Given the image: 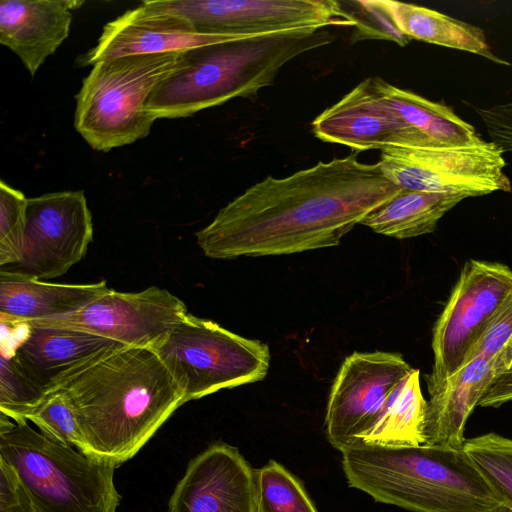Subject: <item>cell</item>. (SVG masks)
I'll return each mask as SVG.
<instances>
[{
    "label": "cell",
    "instance_id": "6da1fadb",
    "mask_svg": "<svg viewBox=\"0 0 512 512\" xmlns=\"http://www.w3.org/2000/svg\"><path fill=\"white\" fill-rule=\"evenodd\" d=\"M355 151L284 178L267 176L196 232L205 256L233 259L334 247L402 188Z\"/></svg>",
    "mask_w": 512,
    "mask_h": 512
},
{
    "label": "cell",
    "instance_id": "7a4b0ae2",
    "mask_svg": "<svg viewBox=\"0 0 512 512\" xmlns=\"http://www.w3.org/2000/svg\"><path fill=\"white\" fill-rule=\"evenodd\" d=\"M86 454L116 467L131 459L184 404L150 348L126 347L61 382Z\"/></svg>",
    "mask_w": 512,
    "mask_h": 512
},
{
    "label": "cell",
    "instance_id": "3957f363",
    "mask_svg": "<svg viewBox=\"0 0 512 512\" xmlns=\"http://www.w3.org/2000/svg\"><path fill=\"white\" fill-rule=\"evenodd\" d=\"M350 487L414 512H494L504 504L464 448L354 443L342 449Z\"/></svg>",
    "mask_w": 512,
    "mask_h": 512
},
{
    "label": "cell",
    "instance_id": "277c9868",
    "mask_svg": "<svg viewBox=\"0 0 512 512\" xmlns=\"http://www.w3.org/2000/svg\"><path fill=\"white\" fill-rule=\"evenodd\" d=\"M333 38L325 27H307L188 50L184 66L158 85L146 111L155 120L181 118L234 98L253 97L273 85L290 60Z\"/></svg>",
    "mask_w": 512,
    "mask_h": 512
},
{
    "label": "cell",
    "instance_id": "5b68a950",
    "mask_svg": "<svg viewBox=\"0 0 512 512\" xmlns=\"http://www.w3.org/2000/svg\"><path fill=\"white\" fill-rule=\"evenodd\" d=\"M0 458L15 471L36 512H116V466L0 416Z\"/></svg>",
    "mask_w": 512,
    "mask_h": 512
},
{
    "label": "cell",
    "instance_id": "8992f818",
    "mask_svg": "<svg viewBox=\"0 0 512 512\" xmlns=\"http://www.w3.org/2000/svg\"><path fill=\"white\" fill-rule=\"evenodd\" d=\"M186 51L131 55L101 61L76 95L74 127L91 148L109 150L145 138L155 119L147 102L185 64Z\"/></svg>",
    "mask_w": 512,
    "mask_h": 512
},
{
    "label": "cell",
    "instance_id": "52a82bcc",
    "mask_svg": "<svg viewBox=\"0 0 512 512\" xmlns=\"http://www.w3.org/2000/svg\"><path fill=\"white\" fill-rule=\"evenodd\" d=\"M153 350L181 391L184 404L261 381L270 367L267 344L189 313Z\"/></svg>",
    "mask_w": 512,
    "mask_h": 512
},
{
    "label": "cell",
    "instance_id": "ba28073f",
    "mask_svg": "<svg viewBox=\"0 0 512 512\" xmlns=\"http://www.w3.org/2000/svg\"><path fill=\"white\" fill-rule=\"evenodd\" d=\"M504 153L484 139L467 145L390 146L381 150L377 164L384 177L401 188L476 197L511 192Z\"/></svg>",
    "mask_w": 512,
    "mask_h": 512
},
{
    "label": "cell",
    "instance_id": "9c48e42d",
    "mask_svg": "<svg viewBox=\"0 0 512 512\" xmlns=\"http://www.w3.org/2000/svg\"><path fill=\"white\" fill-rule=\"evenodd\" d=\"M512 291V269L500 262L469 259L462 267L432 334L434 364L425 375L435 384L460 367L489 320Z\"/></svg>",
    "mask_w": 512,
    "mask_h": 512
},
{
    "label": "cell",
    "instance_id": "30bf717a",
    "mask_svg": "<svg viewBox=\"0 0 512 512\" xmlns=\"http://www.w3.org/2000/svg\"><path fill=\"white\" fill-rule=\"evenodd\" d=\"M187 314L181 299L166 289L151 286L140 292L110 289L77 312L17 326L73 329L128 347L153 349Z\"/></svg>",
    "mask_w": 512,
    "mask_h": 512
},
{
    "label": "cell",
    "instance_id": "8fae6325",
    "mask_svg": "<svg viewBox=\"0 0 512 512\" xmlns=\"http://www.w3.org/2000/svg\"><path fill=\"white\" fill-rule=\"evenodd\" d=\"M21 260L1 267L44 280L60 277L86 255L93 239L92 215L83 191L28 198Z\"/></svg>",
    "mask_w": 512,
    "mask_h": 512
},
{
    "label": "cell",
    "instance_id": "7c38bea8",
    "mask_svg": "<svg viewBox=\"0 0 512 512\" xmlns=\"http://www.w3.org/2000/svg\"><path fill=\"white\" fill-rule=\"evenodd\" d=\"M204 33L262 35L307 27L354 26L333 0H148Z\"/></svg>",
    "mask_w": 512,
    "mask_h": 512
},
{
    "label": "cell",
    "instance_id": "4fadbf2b",
    "mask_svg": "<svg viewBox=\"0 0 512 512\" xmlns=\"http://www.w3.org/2000/svg\"><path fill=\"white\" fill-rule=\"evenodd\" d=\"M412 369L397 352H354L347 356L328 397L325 431L329 443L339 451L356 443Z\"/></svg>",
    "mask_w": 512,
    "mask_h": 512
},
{
    "label": "cell",
    "instance_id": "5bb4252c",
    "mask_svg": "<svg viewBox=\"0 0 512 512\" xmlns=\"http://www.w3.org/2000/svg\"><path fill=\"white\" fill-rule=\"evenodd\" d=\"M247 36L253 35L201 32L185 16L157 8L144 0L141 5L108 22L97 45L79 57V65L94 66L101 61L131 55L184 52Z\"/></svg>",
    "mask_w": 512,
    "mask_h": 512
},
{
    "label": "cell",
    "instance_id": "9a60e30c",
    "mask_svg": "<svg viewBox=\"0 0 512 512\" xmlns=\"http://www.w3.org/2000/svg\"><path fill=\"white\" fill-rule=\"evenodd\" d=\"M320 140L348 146L355 151L390 146L435 145L395 113L379 95L373 77L361 81L312 122Z\"/></svg>",
    "mask_w": 512,
    "mask_h": 512
},
{
    "label": "cell",
    "instance_id": "2e32d148",
    "mask_svg": "<svg viewBox=\"0 0 512 512\" xmlns=\"http://www.w3.org/2000/svg\"><path fill=\"white\" fill-rule=\"evenodd\" d=\"M168 512H259L256 469L236 447L215 443L189 462Z\"/></svg>",
    "mask_w": 512,
    "mask_h": 512
},
{
    "label": "cell",
    "instance_id": "e0dca14e",
    "mask_svg": "<svg viewBox=\"0 0 512 512\" xmlns=\"http://www.w3.org/2000/svg\"><path fill=\"white\" fill-rule=\"evenodd\" d=\"M13 351L26 375L47 393L61 382L128 346L84 331L25 326Z\"/></svg>",
    "mask_w": 512,
    "mask_h": 512
},
{
    "label": "cell",
    "instance_id": "ac0fdd59",
    "mask_svg": "<svg viewBox=\"0 0 512 512\" xmlns=\"http://www.w3.org/2000/svg\"><path fill=\"white\" fill-rule=\"evenodd\" d=\"M79 0H2L0 42L15 53L34 77L68 37Z\"/></svg>",
    "mask_w": 512,
    "mask_h": 512
},
{
    "label": "cell",
    "instance_id": "d6986e66",
    "mask_svg": "<svg viewBox=\"0 0 512 512\" xmlns=\"http://www.w3.org/2000/svg\"><path fill=\"white\" fill-rule=\"evenodd\" d=\"M493 364L477 358L427 385L426 444L463 447L467 420L497 377Z\"/></svg>",
    "mask_w": 512,
    "mask_h": 512
},
{
    "label": "cell",
    "instance_id": "ffe728a7",
    "mask_svg": "<svg viewBox=\"0 0 512 512\" xmlns=\"http://www.w3.org/2000/svg\"><path fill=\"white\" fill-rule=\"evenodd\" d=\"M106 281L91 284H58L0 269L1 324L60 318L81 310L107 293Z\"/></svg>",
    "mask_w": 512,
    "mask_h": 512
},
{
    "label": "cell",
    "instance_id": "44dd1931",
    "mask_svg": "<svg viewBox=\"0 0 512 512\" xmlns=\"http://www.w3.org/2000/svg\"><path fill=\"white\" fill-rule=\"evenodd\" d=\"M378 2L394 26L410 40L473 53L500 65H511L492 51L484 31L475 25L415 4L393 0Z\"/></svg>",
    "mask_w": 512,
    "mask_h": 512
},
{
    "label": "cell",
    "instance_id": "7402d4cb",
    "mask_svg": "<svg viewBox=\"0 0 512 512\" xmlns=\"http://www.w3.org/2000/svg\"><path fill=\"white\" fill-rule=\"evenodd\" d=\"M373 79L383 101L435 145H467L483 140L474 126L459 117L444 102L431 101L380 77Z\"/></svg>",
    "mask_w": 512,
    "mask_h": 512
},
{
    "label": "cell",
    "instance_id": "603a6c76",
    "mask_svg": "<svg viewBox=\"0 0 512 512\" xmlns=\"http://www.w3.org/2000/svg\"><path fill=\"white\" fill-rule=\"evenodd\" d=\"M465 194L431 193L402 188L390 201L368 214L360 224L375 233L406 239L432 233L439 220Z\"/></svg>",
    "mask_w": 512,
    "mask_h": 512
},
{
    "label": "cell",
    "instance_id": "cb8c5ba5",
    "mask_svg": "<svg viewBox=\"0 0 512 512\" xmlns=\"http://www.w3.org/2000/svg\"><path fill=\"white\" fill-rule=\"evenodd\" d=\"M427 400L419 369H412L390 394L382 412L356 443L380 446L426 444Z\"/></svg>",
    "mask_w": 512,
    "mask_h": 512
},
{
    "label": "cell",
    "instance_id": "d4e9b609",
    "mask_svg": "<svg viewBox=\"0 0 512 512\" xmlns=\"http://www.w3.org/2000/svg\"><path fill=\"white\" fill-rule=\"evenodd\" d=\"M463 448L493 490L512 507V439L489 432L466 439Z\"/></svg>",
    "mask_w": 512,
    "mask_h": 512
},
{
    "label": "cell",
    "instance_id": "484cf974",
    "mask_svg": "<svg viewBox=\"0 0 512 512\" xmlns=\"http://www.w3.org/2000/svg\"><path fill=\"white\" fill-rule=\"evenodd\" d=\"M256 486L259 512H318L302 482L274 460L256 469Z\"/></svg>",
    "mask_w": 512,
    "mask_h": 512
},
{
    "label": "cell",
    "instance_id": "4316f807",
    "mask_svg": "<svg viewBox=\"0 0 512 512\" xmlns=\"http://www.w3.org/2000/svg\"><path fill=\"white\" fill-rule=\"evenodd\" d=\"M0 411L15 422H27L26 415L48 395L22 370L13 352L1 350Z\"/></svg>",
    "mask_w": 512,
    "mask_h": 512
},
{
    "label": "cell",
    "instance_id": "83f0119b",
    "mask_svg": "<svg viewBox=\"0 0 512 512\" xmlns=\"http://www.w3.org/2000/svg\"><path fill=\"white\" fill-rule=\"evenodd\" d=\"M47 437L86 454V447L72 407L61 390H55L26 417Z\"/></svg>",
    "mask_w": 512,
    "mask_h": 512
},
{
    "label": "cell",
    "instance_id": "f1b7e54d",
    "mask_svg": "<svg viewBox=\"0 0 512 512\" xmlns=\"http://www.w3.org/2000/svg\"><path fill=\"white\" fill-rule=\"evenodd\" d=\"M28 198L0 181V266L18 263L22 258Z\"/></svg>",
    "mask_w": 512,
    "mask_h": 512
},
{
    "label": "cell",
    "instance_id": "f546056e",
    "mask_svg": "<svg viewBox=\"0 0 512 512\" xmlns=\"http://www.w3.org/2000/svg\"><path fill=\"white\" fill-rule=\"evenodd\" d=\"M352 7H343L354 21L355 39H380L406 46L410 39L391 22L378 0L350 1Z\"/></svg>",
    "mask_w": 512,
    "mask_h": 512
},
{
    "label": "cell",
    "instance_id": "4dcf8cb0",
    "mask_svg": "<svg viewBox=\"0 0 512 512\" xmlns=\"http://www.w3.org/2000/svg\"><path fill=\"white\" fill-rule=\"evenodd\" d=\"M511 339L512 291L493 314L484 332L469 350L462 366L477 358H484L495 362L498 355Z\"/></svg>",
    "mask_w": 512,
    "mask_h": 512
},
{
    "label": "cell",
    "instance_id": "1f68e13d",
    "mask_svg": "<svg viewBox=\"0 0 512 512\" xmlns=\"http://www.w3.org/2000/svg\"><path fill=\"white\" fill-rule=\"evenodd\" d=\"M512 400V369L498 376L482 397L479 406L499 407Z\"/></svg>",
    "mask_w": 512,
    "mask_h": 512
},
{
    "label": "cell",
    "instance_id": "d6a6232c",
    "mask_svg": "<svg viewBox=\"0 0 512 512\" xmlns=\"http://www.w3.org/2000/svg\"><path fill=\"white\" fill-rule=\"evenodd\" d=\"M0 512H36L22 486L0 493Z\"/></svg>",
    "mask_w": 512,
    "mask_h": 512
},
{
    "label": "cell",
    "instance_id": "836d02e7",
    "mask_svg": "<svg viewBox=\"0 0 512 512\" xmlns=\"http://www.w3.org/2000/svg\"><path fill=\"white\" fill-rule=\"evenodd\" d=\"M493 365L497 377L503 374L504 372L512 369V339L504 347L502 352L498 355Z\"/></svg>",
    "mask_w": 512,
    "mask_h": 512
},
{
    "label": "cell",
    "instance_id": "e575fe53",
    "mask_svg": "<svg viewBox=\"0 0 512 512\" xmlns=\"http://www.w3.org/2000/svg\"><path fill=\"white\" fill-rule=\"evenodd\" d=\"M505 147L507 152L512 153V118L509 122L505 138Z\"/></svg>",
    "mask_w": 512,
    "mask_h": 512
},
{
    "label": "cell",
    "instance_id": "d590c367",
    "mask_svg": "<svg viewBox=\"0 0 512 512\" xmlns=\"http://www.w3.org/2000/svg\"><path fill=\"white\" fill-rule=\"evenodd\" d=\"M494 512H512V507L507 504H502Z\"/></svg>",
    "mask_w": 512,
    "mask_h": 512
}]
</instances>
